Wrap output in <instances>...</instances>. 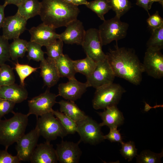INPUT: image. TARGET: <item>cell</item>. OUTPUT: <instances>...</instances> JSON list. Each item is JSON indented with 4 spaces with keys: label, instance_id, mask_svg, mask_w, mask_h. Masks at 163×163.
Masks as SVG:
<instances>
[{
    "label": "cell",
    "instance_id": "cell-32",
    "mask_svg": "<svg viewBox=\"0 0 163 163\" xmlns=\"http://www.w3.org/2000/svg\"><path fill=\"white\" fill-rule=\"evenodd\" d=\"M163 156V150L159 153H156L149 150L142 151L137 155L136 162L139 163H157L161 162V159Z\"/></svg>",
    "mask_w": 163,
    "mask_h": 163
},
{
    "label": "cell",
    "instance_id": "cell-47",
    "mask_svg": "<svg viewBox=\"0 0 163 163\" xmlns=\"http://www.w3.org/2000/svg\"><path fill=\"white\" fill-rule=\"evenodd\" d=\"M64 1L70 3H72V0H63Z\"/></svg>",
    "mask_w": 163,
    "mask_h": 163
},
{
    "label": "cell",
    "instance_id": "cell-13",
    "mask_svg": "<svg viewBox=\"0 0 163 163\" xmlns=\"http://www.w3.org/2000/svg\"><path fill=\"white\" fill-rule=\"evenodd\" d=\"M79 141L75 143L62 140L56 145V151L58 161L60 163H78L82 152L79 148Z\"/></svg>",
    "mask_w": 163,
    "mask_h": 163
},
{
    "label": "cell",
    "instance_id": "cell-16",
    "mask_svg": "<svg viewBox=\"0 0 163 163\" xmlns=\"http://www.w3.org/2000/svg\"><path fill=\"white\" fill-rule=\"evenodd\" d=\"M30 40L46 47L59 39L55 29L43 22L37 27H34L29 30Z\"/></svg>",
    "mask_w": 163,
    "mask_h": 163
},
{
    "label": "cell",
    "instance_id": "cell-17",
    "mask_svg": "<svg viewBox=\"0 0 163 163\" xmlns=\"http://www.w3.org/2000/svg\"><path fill=\"white\" fill-rule=\"evenodd\" d=\"M66 27L65 31L59 34V39L66 44L81 45L85 33L82 23L76 19Z\"/></svg>",
    "mask_w": 163,
    "mask_h": 163
},
{
    "label": "cell",
    "instance_id": "cell-22",
    "mask_svg": "<svg viewBox=\"0 0 163 163\" xmlns=\"http://www.w3.org/2000/svg\"><path fill=\"white\" fill-rule=\"evenodd\" d=\"M58 103L59 105L60 111L76 122L85 119L87 116L74 101L62 100Z\"/></svg>",
    "mask_w": 163,
    "mask_h": 163
},
{
    "label": "cell",
    "instance_id": "cell-30",
    "mask_svg": "<svg viewBox=\"0 0 163 163\" xmlns=\"http://www.w3.org/2000/svg\"><path fill=\"white\" fill-rule=\"evenodd\" d=\"M42 46L36 42L30 41L28 42L27 57L30 60H32L37 62L41 61L44 60V54L46 52L42 50Z\"/></svg>",
    "mask_w": 163,
    "mask_h": 163
},
{
    "label": "cell",
    "instance_id": "cell-18",
    "mask_svg": "<svg viewBox=\"0 0 163 163\" xmlns=\"http://www.w3.org/2000/svg\"><path fill=\"white\" fill-rule=\"evenodd\" d=\"M31 163H56L58 161L53 145L46 142L37 144L31 156Z\"/></svg>",
    "mask_w": 163,
    "mask_h": 163
},
{
    "label": "cell",
    "instance_id": "cell-14",
    "mask_svg": "<svg viewBox=\"0 0 163 163\" xmlns=\"http://www.w3.org/2000/svg\"><path fill=\"white\" fill-rule=\"evenodd\" d=\"M27 20L18 12L5 18L2 27V36L8 40L19 38L26 30Z\"/></svg>",
    "mask_w": 163,
    "mask_h": 163
},
{
    "label": "cell",
    "instance_id": "cell-9",
    "mask_svg": "<svg viewBox=\"0 0 163 163\" xmlns=\"http://www.w3.org/2000/svg\"><path fill=\"white\" fill-rule=\"evenodd\" d=\"M115 75L107 57L97 62L96 67L91 74L87 78L86 82L88 87L95 89L113 83Z\"/></svg>",
    "mask_w": 163,
    "mask_h": 163
},
{
    "label": "cell",
    "instance_id": "cell-23",
    "mask_svg": "<svg viewBox=\"0 0 163 163\" xmlns=\"http://www.w3.org/2000/svg\"><path fill=\"white\" fill-rule=\"evenodd\" d=\"M60 77L68 79L75 77V70L74 60L68 55L63 54L55 60Z\"/></svg>",
    "mask_w": 163,
    "mask_h": 163
},
{
    "label": "cell",
    "instance_id": "cell-28",
    "mask_svg": "<svg viewBox=\"0 0 163 163\" xmlns=\"http://www.w3.org/2000/svg\"><path fill=\"white\" fill-rule=\"evenodd\" d=\"M147 49L161 51L163 48V24L152 31L147 43Z\"/></svg>",
    "mask_w": 163,
    "mask_h": 163
},
{
    "label": "cell",
    "instance_id": "cell-37",
    "mask_svg": "<svg viewBox=\"0 0 163 163\" xmlns=\"http://www.w3.org/2000/svg\"><path fill=\"white\" fill-rule=\"evenodd\" d=\"M9 46L8 40L0 35V65L9 60Z\"/></svg>",
    "mask_w": 163,
    "mask_h": 163
},
{
    "label": "cell",
    "instance_id": "cell-38",
    "mask_svg": "<svg viewBox=\"0 0 163 163\" xmlns=\"http://www.w3.org/2000/svg\"><path fill=\"white\" fill-rule=\"evenodd\" d=\"M16 104L12 101L0 98V120L5 114L12 113Z\"/></svg>",
    "mask_w": 163,
    "mask_h": 163
},
{
    "label": "cell",
    "instance_id": "cell-4",
    "mask_svg": "<svg viewBox=\"0 0 163 163\" xmlns=\"http://www.w3.org/2000/svg\"><path fill=\"white\" fill-rule=\"evenodd\" d=\"M92 106L95 110L104 109L106 108L117 106L122 94L125 92L120 84L113 83L96 89Z\"/></svg>",
    "mask_w": 163,
    "mask_h": 163
},
{
    "label": "cell",
    "instance_id": "cell-10",
    "mask_svg": "<svg viewBox=\"0 0 163 163\" xmlns=\"http://www.w3.org/2000/svg\"><path fill=\"white\" fill-rule=\"evenodd\" d=\"M58 96L47 90L33 97L28 101L29 110L27 114L28 116L34 114L37 118L39 116L51 112L53 107L57 103L56 99Z\"/></svg>",
    "mask_w": 163,
    "mask_h": 163
},
{
    "label": "cell",
    "instance_id": "cell-2",
    "mask_svg": "<svg viewBox=\"0 0 163 163\" xmlns=\"http://www.w3.org/2000/svg\"><path fill=\"white\" fill-rule=\"evenodd\" d=\"M39 14L43 22L54 28L66 27L77 19L78 6L63 0H43Z\"/></svg>",
    "mask_w": 163,
    "mask_h": 163
},
{
    "label": "cell",
    "instance_id": "cell-7",
    "mask_svg": "<svg viewBox=\"0 0 163 163\" xmlns=\"http://www.w3.org/2000/svg\"><path fill=\"white\" fill-rule=\"evenodd\" d=\"M77 131L80 142L95 145L104 139L100 124L87 116L84 119L77 122Z\"/></svg>",
    "mask_w": 163,
    "mask_h": 163
},
{
    "label": "cell",
    "instance_id": "cell-36",
    "mask_svg": "<svg viewBox=\"0 0 163 163\" xmlns=\"http://www.w3.org/2000/svg\"><path fill=\"white\" fill-rule=\"evenodd\" d=\"M122 148L120 150V153L126 160L131 161L137 155V149L136 148L135 143L132 141L121 143Z\"/></svg>",
    "mask_w": 163,
    "mask_h": 163
},
{
    "label": "cell",
    "instance_id": "cell-31",
    "mask_svg": "<svg viewBox=\"0 0 163 163\" xmlns=\"http://www.w3.org/2000/svg\"><path fill=\"white\" fill-rule=\"evenodd\" d=\"M15 81L13 68L5 64L1 65L0 87L13 84L15 83Z\"/></svg>",
    "mask_w": 163,
    "mask_h": 163
},
{
    "label": "cell",
    "instance_id": "cell-3",
    "mask_svg": "<svg viewBox=\"0 0 163 163\" xmlns=\"http://www.w3.org/2000/svg\"><path fill=\"white\" fill-rule=\"evenodd\" d=\"M9 119L0 120V145L7 149L24 134L28 124V116L13 111Z\"/></svg>",
    "mask_w": 163,
    "mask_h": 163
},
{
    "label": "cell",
    "instance_id": "cell-34",
    "mask_svg": "<svg viewBox=\"0 0 163 163\" xmlns=\"http://www.w3.org/2000/svg\"><path fill=\"white\" fill-rule=\"evenodd\" d=\"M14 69L20 78V85L24 86V80L32 73L36 72L39 67H33L27 64H22L17 62L14 64Z\"/></svg>",
    "mask_w": 163,
    "mask_h": 163
},
{
    "label": "cell",
    "instance_id": "cell-35",
    "mask_svg": "<svg viewBox=\"0 0 163 163\" xmlns=\"http://www.w3.org/2000/svg\"><path fill=\"white\" fill-rule=\"evenodd\" d=\"M63 42L58 39L46 46L48 57L55 60L63 54Z\"/></svg>",
    "mask_w": 163,
    "mask_h": 163
},
{
    "label": "cell",
    "instance_id": "cell-44",
    "mask_svg": "<svg viewBox=\"0 0 163 163\" xmlns=\"http://www.w3.org/2000/svg\"><path fill=\"white\" fill-rule=\"evenodd\" d=\"M23 0H5V3L7 5L9 4H14L18 6Z\"/></svg>",
    "mask_w": 163,
    "mask_h": 163
},
{
    "label": "cell",
    "instance_id": "cell-29",
    "mask_svg": "<svg viewBox=\"0 0 163 163\" xmlns=\"http://www.w3.org/2000/svg\"><path fill=\"white\" fill-rule=\"evenodd\" d=\"M51 112L59 120L68 134H74L77 131V123L65 114L53 109Z\"/></svg>",
    "mask_w": 163,
    "mask_h": 163
},
{
    "label": "cell",
    "instance_id": "cell-41",
    "mask_svg": "<svg viewBox=\"0 0 163 163\" xmlns=\"http://www.w3.org/2000/svg\"><path fill=\"white\" fill-rule=\"evenodd\" d=\"M110 129L109 133L107 135L104 136V139H107L111 142H120L121 144L123 142V138L117 128H111Z\"/></svg>",
    "mask_w": 163,
    "mask_h": 163
},
{
    "label": "cell",
    "instance_id": "cell-45",
    "mask_svg": "<svg viewBox=\"0 0 163 163\" xmlns=\"http://www.w3.org/2000/svg\"><path fill=\"white\" fill-rule=\"evenodd\" d=\"M88 2L87 0H72V3L78 6L79 5H86Z\"/></svg>",
    "mask_w": 163,
    "mask_h": 163
},
{
    "label": "cell",
    "instance_id": "cell-27",
    "mask_svg": "<svg viewBox=\"0 0 163 163\" xmlns=\"http://www.w3.org/2000/svg\"><path fill=\"white\" fill-rule=\"evenodd\" d=\"M85 5L103 21L105 20L104 15L111 9L109 0H94L88 2Z\"/></svg>",
    "mask_w": 163,
    "mask_h": 163
},
{
    "label": "cell",
    "instance_id": "cell-26",
    "mask_svg": "<svg viewBox=\"0 0 163 163\" xmlns=\"http://www.w3.org/2000/svg\"><path fill=\"white\" fill-rule=\"evenodd\" d=\"M28 42L26 40L18 38L13 39L9 44V50L10 58L16 60L19 58H22L27 50Z\"/></svg>",
    "mask_w": 163,
    "mask_h": 163
},
{
    "label": "cell",
    "instance_id": "cell-19",
    "mask_svg": "<svg viewBox=\"0 0 163 163\" xmlns=\"http://www.w3.org/2000/svg\"><path fill=\"white\" fill-rule=\"evenodd\" d=\"M39 68L45 85L50 88L57 83L60 77L55 60L45 59L40 62Z\"/></svg>",
    "mask_w": 163,
    "mask_h": 163
},
{
    "label": "cell",
    "instance_id": "cell-33",
    "mask_svg": "<svg viewBox=\"0 0 163 163\" xmlns=\"http://www.w3.org/2000/svg\"><path fill=\"white\" fill-rule=\"evenodd\" d=\"M116 16L119 18L127 12L131 8L129 0H109Z\"/></svg>",
    "mask_w": 163,
    "mask_h": 163
},
{
    "label": "cell",
    "instance_id": "cell-11",
    "mask_svg": "<svg viewBox=\"0 0 163 163\" xmlns=\"http://www.w3.org/2000/svg\"><path fill=\"white\" fill-rule=\"evenodd\" d=\"M40 136L38 129L36 127L28 133L24 134L16 142V155L21 161H30L37 144Z\"/></svg>",
    "mask_w": 163,
    "mask_h": 163
},
{
    "label": "cell",
    "instance_id": "cell-25",
    "mask_svg": "<svg viewBox=\"0 0 163 163\" xmlns=\"http://www.w3.org/2000/svg\"><path fill=\"white\" fill-rule=\"evenodd\" d=\"M74 63L76 73L82 74L86 78L91 74L97 65L96 62L87 56L84 59L74 60Z\"/></svg>",
    "mask_w": 163,
    "mask_h": 163
},
{
    "label": "cell",
    "instance_id": "cell-21",
    "mask_svg": "<svg viewBox=\"0 0 163 163\" xmlns=\"http://www.w3.org/2000/svg\"><path fill=\"white\" fill-rule=\"evenodd\" d=\"M104 110L102 112L97 113L102 120L99 123L101 127L106 126L110 128H117L123 123V114L117 106L108 107Z\"/></svg>",
    "mask_w": 163,
    "mask_h": 163
},
{
    "label": "cell",
    "instance_id": "cell-6",
    "mask_svg": "<svg viewBox=\"0 0 163 163\" xmlns=\"http://www.w3.org/2000/svg\"><path fill=\"white\" fill-rule=\"evenodd\" d=\"M128 27V23L122 21L120 18L116 16L104 21L98 30L102 46L125 38Z\"/></svg>",
    "mask_w": 163,
    "mask_h": 163
},
{
    "label": "cell",
    "instance_id": "cell-43",
    "mask_svg": "<svg viewBox=\"0 0 163 163\" xmlns=\"http://www.w3.org/2000/svg\"><path fill=\"white\" fill-rule=\"evenodd\" d=\"M7 5L5 3L3 5H0V29L2 27L5 21L4 10Z\"/></svg>",
    "mask_w": 163,
    "mask_h": 163
},
{
    "label": "cell",
    "instance_id": "cell-48",
    "mask_svg": "<svg viewBox=\"0 0 163 163\" xmlns=\"http://www.w3.org/2000/svg\"></svg>",
    "mask_w": 163,
    "mask_h": 163
},
{
    "label": "cell",
    "instance_id": "cell-12",
    "mask_svg": "<svg viewBox=\"0 0 163 163\" xmlns=\"http://www.w3.org/2000/svg\"><path fill=\"white\" fill-rule=\"evenodd\" d=\"M144 72L155 79L163 77V55L160 51L147 49L142 63Z\"/></svg>",
    "mask_w": 163,
    "mask_h": 163
},
{
    "label": "cell",
    "instance_id": "cell-42",
    "mask_svg": "<svg viewBox=\"0 0 163 163\" xmlns=\"http://www.w3.org/2000/svg\"><path fill=\"white\" fill-rule=\"evenodd\" d=\"M149 3V0H136V4L143 8L147 12L149 16L150 15L148 11Z\"/></svg>",
    "mask_w": 163,
    "mask_h": 163
},
{
    "label": "cell",
    "instance_id": "cell-15",
    "mask_svg": "<svg viewBox=\"0 0 163 163\" xmlns=\"http://www.w3.org/2000/svg\"><path fill=\"white\" fill-rule=\"evenodd\" d=\"M88 87L86 82H81L75 77L69 79L66 83L59 85L58 95L67 100L75 101L81 97Z\"/></svg>",
    "mask_w": 163,
    "mask_h": 163
},
{
    "label": "cell",
    "instance_id": "cell-5",
    "mask_svg": "<svg viewBox=\"0 0 163 163\" xmlns=\"http://www.w3.org/2000/svg\"><path fill=\"white\" fill-rule=\"evenodd\" d=\"M37 118L36 127L40 136L50 142L58 137L62 139L68 134L58 119L51 112L44 114Z\"/></svg>",
    "mask_w": 163,
    "mask_h": 163
},
{
    "label": "cell",
    "instance_id": "cell-20",
    "mask_svg": "<svg viewBox=\"0 0 163 163\" xmlns=\"http://www.w3.org/2000/svg\"><path fill=\"white\" fill-rule=\"evenodd\" d=\"M28 92L23 86L17 84L0 87V98L21 103L28 97Z\"/></svg>",
    "mask_w": 163,
    "mask_h": 163
},
{
    "label": "cell",
    "instance_id": "cell-39",
    "mask_svg": "<svg viewBox=\"0 0 163 163\" xmlns=\"http://www.w3.org/2000/svg\"><path fill=\"white\" fill-rule=\"evenodd\" d=\"M147 22L152 31L163 24V19L159 15L158 12L156 11L154 14L149 16Z\"/></svg>",
    "mask_w": 163,
    "mask_h": 163
},
{
    "label": "cell",
    "instance_id": "cell-24",
    "mask_svg": "<svg viewBox=\"0 0 163 163\" xmlns=\"http://www.w3.org/2000/svg\"><path fill=\"white\" fill-rule=\"evenodd\" d=\"M41 7L38 0H23L18 7L17 12L27 20L39 15Z\"/></svg>",
    "mask_w": 163,
    "mask_h": 163
},
{
    "label": "cell",
    "instance_id": "cell-8",
    "mask_svg": "<svg viewBox=\"0 0 163 163\" xmlns=\"http://www.w3.org/2000/svg\"><path fill=\"white\" fill-rule=\"evenodd\" d=\"M86 56L96 62L102 61L107 57L102 49V45L98 30L91 28L85 31L81 45Z\"/></svg>",
    "mask_w": 163,
    "mask_h": 163
},
{
    "label": "cell",
    "instance_id": "cell-1",
    "mask_svg": "<svg viewBox=\"0 0 163 163\" xmlns=\"http://www.w3.org/2000/svg\"><path fill=\"white\" fill-rule=\"evenodd\" d=\"M106 55L116 77L136 85L140 84L144 70L142 63L134 53L125 47H117Z\"/></svg>",
    "mask_w": 163,
    "mask_h": 163
},
{
    "label": "cell",
    "instance_id": "cell-46",
    "mask_svg": "<svg viewBox=\"0 0 163 163\" xmlns=\"http://www.w3.org/2000/svg\"><path fill=\"white\" fill-rule=\"evenodd\" d=\"M159 2L163 6V0H149V3L148 7V9H150L153 3L154 2Z\"/></svg>",
    "mask_w": 163,
    "mask_h": 163
},
{
    "label": "cell",
    "instance_id": "cell-40",
    "mask_svg": "<svg viewBox=\"0 0 163 163\" xmlns=\"http://www.w3.org/2000/svg\"><path fill=\"white\" fill-rule=\"evenodd\" d=\"M21 161L17 155L13 156L7 149L0 150V163H19Z\"/></svg>",
    "mask_w": 163,
    "mask_h": 163
}]
</instances>
